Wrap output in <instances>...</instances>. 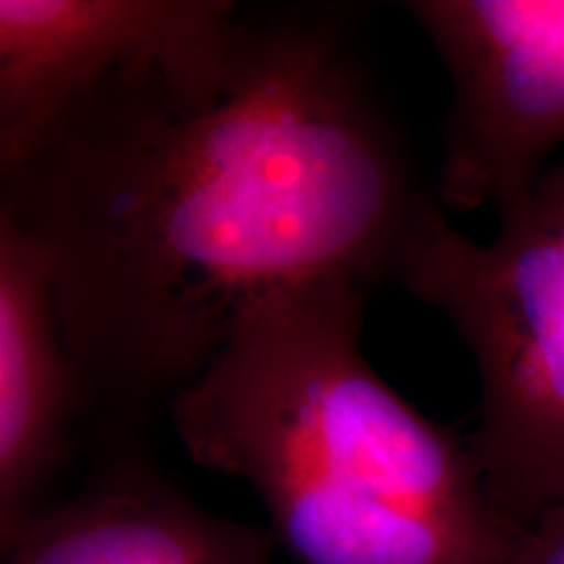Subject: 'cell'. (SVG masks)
Masks as SVG:
<instances>
[{
    "mask_svg": "<svg viewBox=\"0 0 564 564\" xmlns=\"http://www.w3.org/2000/svg\"><path fill=\"white\" fill-rule=\"evenodd\" d=\"M3 556L6 564H270V541L129 476L40 510Z\"/></svg>",
    "mask_w": 564,
    "mask_h": 564,
    "instance_id": "7",
    "label": "cell"
},
{
    "mask_svg": "<svg viewBox=\"0 0 564 564\" xmlns=\"http://www.w3.org/2000/svg\"><path fill=\"white\" fill-rule=\"evenodd\" d=\"M453 84L442 209L505 215L564 150V0H411Z\"/></svg>",
    "mask_w": 564,
    "mask_h": 564,
    "instance_id": "4",
    "label": "cell"
},
{
    "mask_svg": "<svg viewBox=\"0 0 564 564\" xmlns=\"http://www.w3.org/2000/svg\"><path fill=\"white\" fill-rule=\"evenodd\" d=\"M510 564H564V502L549 507L525 528Z\"/></svg>",
    "mask_w": 564,
    "mask_h": 564,
    "instance_id": "8",
    "label": "cell"
},
{
    "mask_svg": "<svg viewBox=\"0 0 564 564\" xmlns=\"http://www.w3.org/2000/svg\"><path fill=\"white\" fill-rule=\"evenodd\" d=\"M434 199L333 6H238L0 171V217L51 267L82 419L110 434L171 405L272 295L394 280Z\"/></svg>",
    "mask_w": 564,
    "mask_h": 564,
    "instance_id": "1",
    "label": "cell"
},
{
    "mask_svg": "<svg viewBox=\"0 0 564 564\" xmlns=\"http://www.w3.org/2000/svg\"><path fill=\"white\" fill-rule=\"evenodd\" d=\"M82 419V390L37 243L0 217V546L37 502Z\"/></svg>",
    "mask_w": 564,
    "mask_h": 564,
    "instance_id": "6",
    "label": "cell"
},
{
    "mask_svg": "<svg viewBox=\"0 0 564 564\" xmlns=\"http://www.w3.org/2000/svg\"><path fill=\"white\" fill-rule=\"evenodd\" d=\"M394 282L440 312L478 369L468 440L494 505L528 528L564 502V160L474 241L432 202Z\"/></svg>",
    "mask_w": 564,
    "mask_h": 564,
    "instance_id": "3",
    "label": "cell"
},
{
    "mask_svg": "<svg viewBox=\"0 0 564 564\" xmlns=\"http://www.w3.org/2000/svg\"><path fill=\"white\" fill-rule=\"evenodd\" d=\"M232 0H0V171L118 70L223 24Z\"/></svg>",
    "mask_w": 564,
    "mask_h": 564,
    "instance_id": "5",
    "label": "cell"
},
{
    "mask_svg": "<svg viewBox=\"0 0 564 564\" xmlns=\"http://www.w3.org/2000/svg\"><path fill=\"white\" fill-rule=\"evenodd\" d=\"M369 288L319 282L238 322L167 405L202 468L238 478L303 564H510L520 535L468 440L361 352Z\"/></svg>",
    "mask_w": 564,
    "mask_h": 564,
    "instance_id": "2",
    "label": "cell"
}]
</instances>
